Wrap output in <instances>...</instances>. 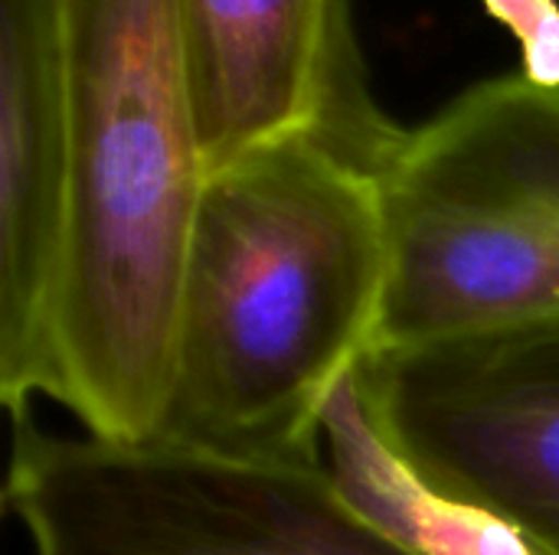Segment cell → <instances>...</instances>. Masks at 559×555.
<instances>
[{
	"mask_svg": "<svg viewBox=\"0 0 559 555\" xmlns=\"http://www.w3.org/2000/svg\"><path fill=\"white\" fill-rule=\"evenodd\" d=\"M390 236L373 167L288 137L210 170L157 438L324 461V412L380 343Z\"/></svg>",
	"mask_w": 559,
	"mask_h": 555,
	"instance_id": "6da1fadb",
	"label": "cell"
},
{
	"mask_svg": "<svg viewBox=\"0 0 559 555\" xmlns=\"http://www.w3.org/2000/svg\"><path fill=\"white\" fill-rule=\"evenodd\" d=\"M72 213L49 396L85 435L164 422L180 285L210 177L177 0H66Z\"/></svg>",
	"mask_w": 559,
	"mask_h": 555,
	"instance_id": "7a4b0ae2",
	"label": "cell"
},
{
	"mask_svg": "<svg viewBox=\"0 0 559 555\" xmlns=\"http://www.w3.org/2000/svg\"><path fill=\"white\" fill-rule=\"evenodd\" d=\"M377 353L559 330V88L475 82L380 167Z\"/></svg>",
	"mask_w": 559,
	"mask_h": 555,
	"instance_id": "3957f363",
	"label": "cell"
},
{
	"mask_svg": "<svg viewBox=\"0 0 559 555\" xmlns=\"http://www.w3.org/2000/svg\"><path fill=\"white\" fill-rule=\"evenodd\" d=\"M7 507L36 555H416L328 461H249L164 438L118 445L13 419Z\"/></svg>",
	"mask_w": 559,
	"mask_h": 555,
	"instance_id": "277c9868",
	"label": "cell"
},
{
	"mask_svg": "<svg viewBox=\"0 0 559 555\" xmlns=\"http://www.w3.org/2000/svg\"><path fill=\"white\" fill-rule=\"evenodd\" d=\"M357 373L423 481L559 555V330L373 353Z\"/></svg>",
	"mask_w": 559,
	"mask_h": 555,
	"instance_id": "5b68a950",
	"label": "cell"
},
{
	"mask_svg": "<svg viewBox=\"0 0 559 555\" xmlns=\"http://www.w3.org/2000/svg\"><path fill=\"white\" fill-rule=\"evenodd\" d=\"M206 167L318 137L373 167L403 131L367 85L350 0H177Z\"/></svg>",
	"mask_w": 559,
	"mask_h": 555,
	"instance_id": "8992f818",
	"label": "cell"
},
{
	"mask_svg": "<svg viewBox=\"0 0 559 555\" xmlns=\"http://www.w3.org/2000/svg\"><path fill=\"white\" fill-rule=\"evenodd\" d=\"M72 213L66 0H0V399L49 396Z\"/></svg>",
	"mask_w": 559,
	"mask_h": 555,
	"instance_id": "52a82bcc",
	"label": "cell"
},
{
	"mask_svg": "<svg viewBox=\"0 0 559 555\" xmlns=\"http://www.w3.org/2000/svg\"><path fill=\"white\" fill-rule=\"evenodd\" d=\"M324 461L350 504L416 555H534L508 523L432 487L400 458L357 370L324 412Z\"/></svg>",
	"mask_w": 559,
	"mask_h": 555,
	"instance_id": "ba28073f",
	"label": "cell"
},
{
	"mask_svg": "<svg viewBox=\"0 0 559 555\" xmlns=\"http://www.w3.org/2000/svg\"><path fill=\"white\" fill-rule=\"evenodd\" d=\"M521 56L518 75L537 88H559V0H481Z\"/></svg>",
	"mask_w": 559,
	"mask_h": 555,
	"instance_id": "9c48e42d",
	"label": "cell"
}]
</instances>
